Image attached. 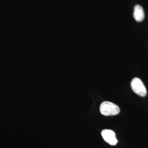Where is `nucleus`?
<instances>
[{"instance_id":"f257e3e1","label":"nucleus","mask_w":148,"mask_h":148,"mask_svg":"<svg viewBox=\"0 0 148 148\" xmlns=\"http://www.w3.org/2000/svg\"><path fill=\"white\" fill-rule=\"evenodd\" d=\"M100 112L105 116L116 115L119 113L120 109L118 106L108 101H105L100 106Z\"/></svg>"},{"instance_id":"f03ea898","label":"nucleus","mask_w":148,"mask_h":148,"mask_svg":"<svg viewBox=\"0 0 148 148\" xmlns=\"http://www.w3.org/2000/svg\"><path fill=\"white\" fill-rule=\"evenodd\" d=\"M132 90L138 95L145 97L147 95V90L145 85L140 79L135 77L133 79L131 82Z\"/></svg>"},{"instance_id":"7ed1b4c3","label":"nucleus","mask_w":148,"mask_h":148,"mask_svg":"<svg viewBox=\"0 0 148 148\" xmlns=\"http://www.w3.org/2000/svg\"><path fill=\"white\" fill-rule=\"evenodd\" d=\"M101 135L104 140L111 145H115L118 141L115 132L111 130L105 129L101 132Z\"/></svg>"},{"instance_id":"20e7f679","label":"nucleus","mask_w":148,"mask_h":148,"mask_svg":"<svg viewBox=\"0 0 148 148\" xmlns=\"http://www.w3.org/2000/svg\"><path fill=\"white\" fill-rule=\"evenodd\" d=\"M133 17L138 22L143 21L145 18V12L143 7L140 5H136L134 7Z\"/></svg>"}]
</instances>
